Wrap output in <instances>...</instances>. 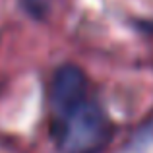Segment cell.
<instances>
[{"label": "cell", "mask_w": 153, "mask_h": 153, "mask_svg": "<svg viewBox=\"0 0 153 153\" xmlns=\"http://www.w3.org/2000/svg\"><path fill=\"white\" fill-rule=\"evenodd\" d=\"M87 99V76L76 64H62L52 76L51 107L60 120L76 111Z\"/></svg>", "instance_id": "obj_2"}, {"label": "cell", "mask_w": 153, "mask_h": 153, "mask_svg": "<svg viewBox=\"0 0 153 153\" xmlns=\"http://www.w3.org/2000/svg\"><path fill=\"white\" fill-rule=\"evenodd\" d=\"M111 136L105 111L95 101L85 99L72 114L60 120L58 146L64 153H97Z\"/></svg>", "instance_id": "obj_1"}, {"label": "cell", "mask_w": 153, "mask_h": 153, "mask_svg": "<svg viewBox=\"0 0 153 153\" xmlns=\"http://www.w3.org/2000/svg\"><path fill=\"white\" fill-rule=\"evenodd\" d=\"M22 6L25 8V12L35 19L47 18L51 10V0H22Z\"/></svg>", "instance_id": "obj_3"}]
</instances>
